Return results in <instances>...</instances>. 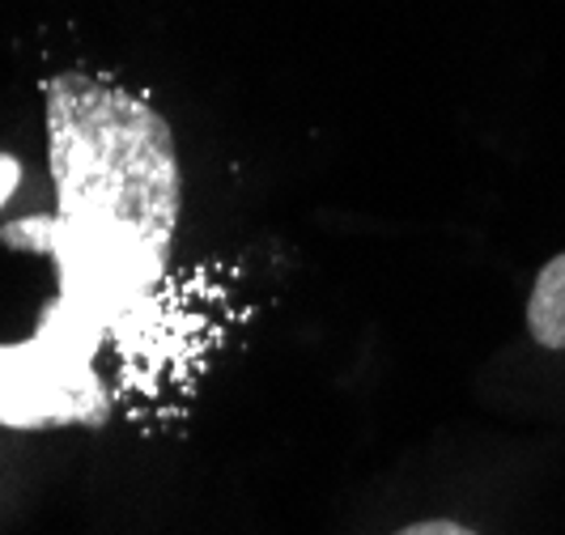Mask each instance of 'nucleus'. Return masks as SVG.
<instances>
[{"instance_id": "nucleus-1", "label": "nucleus", "mask_w": 565, "mask_h": 535, "mask_svg": "<svg viewBox=\"0 0 565 535\" xmlns=\"http://www.w3.org/2000/svg\"><path fill=\"white\" fill-rule=\"evenodd\" d=\"M47 158L60 222L43 247L103 277L149 285L167 268L183 213L174 132L158 107L89 73H56L43 85Z\"/></svg>"}, {"instance_id": "nucleus-2", "label": "nucleus", "mask_w": 565, "mask_h": 535, "mask_svg": "<svg viewBox=\"0 0 565 535\" xmlns=\"http://www.w3.org/2000/svg\"><path fill=\"white\" fill-rule=\"evenodd\" d=\"M527 336L544 353H565V252L544 259L527 293Z\"/></svg>"}, {"instance_id": "nucleus-3", "label": "nucleus", "mask_w": 565, "mask_h": 535, "mask_svg": "<svg viewBox=\"0 0 565 535\" xmlns=\"http://www.w3.org/2000/svg\"><path fill=\"white\" fill-rule=\"evenodd\" d=\"M392 535H484V532H477L463 518H451V514H429V518H417V523H404Z\"/></svg>"}, {"instance_id": "nucleus-4", "label": "nucleus", "mask_w": 565, "mask_h": 535, "mask_svg": "<svg viewBox=\"0 0 565 535\" xmlns=\"http://www.w3.org/2000/svg\"><path fill=\"white\" fill-rule=\"evenodd\" d=\"M13 183H18V162L13 158H0V200L13 192Z\"/></svg>"}]
</instances>
